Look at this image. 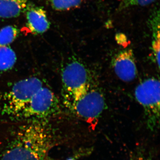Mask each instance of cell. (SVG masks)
Masks as SVG:
<instances>
[{
	"label": "cell",
	"instance_id": "cell-1",
	"mask_svg": "<svg viewBox=\"0 0 160 160\" xmlns=\"http://www.w3.org/2000/svg\"><path fill=\"white\" fill-rule=\"evenodd\" d=\"M55 136L50 125L42 120L22 126L7 144L0 160H46L56 142Z\"/></svg>",
	"mask_w": 160,
	"mask_h": 160
},
{
	"label": "cell",
	"instance_id": "cell-2",
	"mask_svg": "<svg viewBox=\"0 0 160 160\" xmlns=\"http://www.w3.org/2000/svg\"><path fill=\"white\" fill-rule=\"evenodd\" d=\"M72 112L92 126L105 110L106 102L102 92L92 85L82 92L67 101Z\"/></svg>",
	"mask_w": 160,
	"mask_h": 160
},
{
	"label": "cell",
	"instance_id": "cell-3",
	"mask_svg": "<svg viewBox=\"0 0 160 160\" xmlns=\"http://www.w3.org/2000/svg\"><path fill=\"white\" fill-rule=\"evenodd\" d=\"M160 86L159 79L148 78L141 82L134 92L136 99L144 109L147 125L152 130L159 122Z\"/></svg>",
	"mask_w": 160,
	"mask_h": 160
},
{
	"label": "cell",
	"instance_id": "cell-4",
	"mask_svg": "<svg viewBox=\"0 0 160 160\" xmlns=\"http://www.w3.org/2000/svg\"><path fill=\"white\" fill-rule=\"evenodd\" d=\"M43 86L42 81L36 77L28 78L16 83L6 96L5 113L19 118L32 96Z\"/></svg>",
	"mask_w": 160,
	"mask_h": 160
},
{
	"label": "cell",
	"instance_id": "cell-5",
	"mask_svg": "<svg viewBox=\"0 0 160 160\" xmlns=\"http://www.w3.org/2000/svg\"><path fill=\"white\" fill-rule=\"evenodd\" d=\"M62 80L67 102L82 92L91 85L89 70L82 62L77 59L66 64L62 71Z\"/></svg>",
	"mask_w": 160,
	"mask_h": 160
},
{
	"label": "cell",
	"instance_id": "cell-6",
	"mask_svg": "<svg viewBox=\"0 0 160 160\" xmlns=\"http://www.w3.org/2000/svg\"><path fill=\"white\" fill-rule=\"evenodd\" d=\"M57 98L51 89L42 87L32 96L19 118L42 120L57 114L59 109Z\"/></svg>",
	"mask_w": 160,
	"mask_h": 160
},
{
	"label": "cell",
	"instance_id": "cell-7",
	"mask_svg": "<svg viewBox=\"0 0 160 160\" xmlns=\"http://www.w3.org/2000/svg\"><path fill=\"white\" fill-rule=\"evenodd\" d=\"M112 66L115 74L123 82H131L137 76V67L131 49L122 50L116 55Z\"/></svg>",
	"mask_w": 160,
	"mask_h": 160
},
{
	"label": "cell",
	"instance_id": "cell-8",
	"mask_svg": "<svg viewBox=\"0 0 160 160\" xmlns=\"http://www.w3.org/2000/svg\"><path fill=\"white\" fill-rule=\"evenodd\" d=\"M26 20L27 29L32 34H42L50 27L46 12L41 7L32 6L27 9Z\"/></svg>",
	"mask_w": 160,
	"mask_h": 160
},
{
	"label": "cell",
	"instance_id": "cell-9",
	"mask_svg": "<svg viewBox=\"0 0 160 160\" xmlns=\"http://www.w3.org/2000/svg\"><path fill=\"white\" fill-rule=\"evenodd\" d=\"M28 0H0V18L17 17L28 6Z\"/></svg>",
	"mask_w": 160,
	"mask_h": 160
},
{
	"label": "cell",
	"instance_id": "cell-10",
	"mask_svg": "<svg viewBox=\"0 0 160 160\" xmlns=\"http://www.w3.org/2000/svg\"><path fill=\"white\" fill-rule=\"evenodd\" d=\"M153 29V40L152 42V49L155 59L156 61L158 68L160 67V33L159 15L158 18L155 17L152 21Z\"/></svg>",
	"mask_w": 160,
	"mask_h": 160
},
{
	"label": "cell",
	"instance_id": "cell-11",
	"mask_svg": "<svg viewBox=\"0 0 160 160\" xmlns=\"http://www.w3.org/2000/svg\"><path fill=\"white\" fill-rule=\"evenodd\" d=\"M18 32L14 26H6L0 29V47L9 46L17 38Z\"/></svg>",
	"mask_w": 160,
	"mask_h": 160
},
{
	"label": "cell",
	"instance_id": "cell-12",
	"mask_svg": "<svg viewBox=\"0 0 160 160\" xmlns=\"http://www.w3.org/2000/svg\"><path fill=\"white\" fill-rule=\"evenodd\" d=\"M156 0H121L118 7L120 11L130 7H142L150 5Z\"/></svg>",
	"mask_w": 160,
	"mask_h": 160
},
{
	"label": "cell",
	"instance_id": "cell-13",
	"mask_svg": "<svg viewBox=\"0 0 160 160\" xmlns=\"http://www.w3.org/2000/svg\"><path fill=\"white\" fill-rule=\"evenodd\" d=\"M116 39L117 40L118 42L120 43L121 45H122L126 42V38H125V36L122 35L121 34L118 35Z\"/></svg>",
	"mask_w": 160,
	"mask_h": 160
},
{
	"label": "cell",
	"instance_id": "cell-14",
	"mask_svg": "<svg viewBox=\"0 0 160 160\" xmlns=\"http://www.w3.org/2000/svg\"><path fill=\"white\" fill-rule=\"evenodd\" d=\"M131 160H147L144 157L142 156L137 155L134 158H132Z\"/></svg>",
	"mask_w": 160,
	"mask_h": 160
},
{
	"label": "cell",
	"instance_id": "cell-15",
	"mask_svg": "<svg viewBox=\"0 0 160 160\" xmlns=\"http://www.w3.org/2000/svg\"><path fill=\"white\" fill-rule=\"evenodd\" d=\"M66 160H77V158L76 157L73 156L68 158Z\"/></svg>",
	"mask_w": 160,
	"mask_h": 160
},
{
	"label": "cell",
	"instance_id": "cell-16",
	"mask_svg": "<svg viewBox=\"0 0 160 160\" xmlns=\"http://www.w3.org/2000/svg\"><path fill=\"white\" fill-rule=\"evenodd\" d=\"M50 160V159H49V160Z\"/></svg>",
	"mask_w": 160,
	"mask_h": 160
},
{
	"label": "cell",
	"instance_id": "cell-17",
	"mask_svg": "<svg viewBox=\"0 0 160 160\" xmlns=\"http://www.w3.org/2000/svg\"><path fill=\"white\" fill-rule=\"evenodd\" d=\"M80 1H81V0H80Z\"/></svg>",
	"mask_w": 160,
	"mask_h": 160
}]
</instances>
